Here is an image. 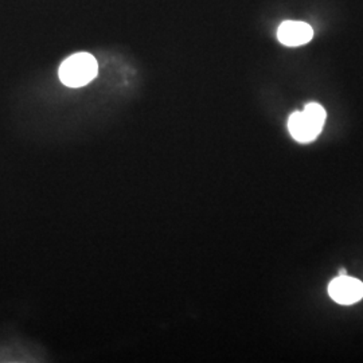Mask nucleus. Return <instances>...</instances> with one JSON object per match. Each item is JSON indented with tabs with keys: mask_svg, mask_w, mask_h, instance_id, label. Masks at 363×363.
Returning <instances> with one entry per match:
<instances>
[{
	"mask_svg": "<svg viewBox=\"0 0 363 363\" xmlns=\"http://www.w3.org/2000/svg\"><path fill=\"white\" fill-rule=\"evenodd\" d=\"M328 295L337 304L351 306L363 298V283L347 274H339L328 286Z\"/></svg>",
	"mask_w": 363,
	"mask_h": 363,
	"instance_id": "7ed1b4c3",
	"label": "nucleus"
},
{
	"mask_svg": "<svg viewBox=\"0 0 363 363\" xmlns=\"http://www.w3.org/2000/svg\"><path fill=\"white\" fill-rule=\"evenodd\" d=\"M325 108L316 103L306 105L303 111L294 112L288 118V130L298 143L313 142L323 130L325 123Z\"/></svg>",
	"mask_w": 363,
	"mask_h": 363,
	"instance_id": "f257e3e1",
	"label": "nucleus"
},
{
	"mask_svg": "<svg viewBox=\"0 0 363 363\" xmlns=\"http://www.w3.org/2000/svg\"><path fill=\"white\" fill-rule=\"evenodd\" d=\"M313 37L312 27L300 21H286L277 30V38L280 43L289 48L303 46L308 43Z\"/></svg>",
	"mask_w": 363,
	"mask_h": 363,
	"instance_id": "20e7f679",
	"label": "nucleus"
},
{
	"mask_svg": "<svg viewBox=\"0 0 363 363\" xmlns=\"http://www.w3.org/2000/svg\"><path fill=\"white\" fill-rule=\"evenodd\" d=\"M99 72L96 58L89 52H77L66 58L60 66L61 82L69 88H81L93 81Z\"/></svg>",
	"mask_w": 363,
	"mask_h": 363,
	"instance_id": "f03ea898",
	"label": "nucleus"
}]
</instances>
